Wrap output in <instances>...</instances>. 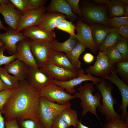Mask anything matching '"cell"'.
Returning a JSON list of instances; mask_svg holds the SVG:
<instances>
[{"label":"cell","mask_w":128,"mask_h":128,"mask_svg":"<svg viewBox=\"0 0 128 128\" xmlns=\"http://www.w3.org/2000/svg\"><path fill=\"white\" fill-rule=\"evenodd\" d=\"M40 92L32 88L26 80L20 81L1 111L5 120L15 119L18 122L25 119H39Z\"/></svg>","instance_id":"6da1fadb"},{"label":"cell","mask_w":128,"mask_h":128,"mask_svg":"<svg viewBox=\"0 0 128 128\" xmlns=\"http://www.w3.org/2000/svg\"><path fill=\"white\" fill-rule=\"evenodd\" d=\"M95 83L92 82L85 83L84 85H80L77 88L78 91L73 93L75 98L80 99L81 101L80 105L82 109V115L84 116L89 112L94 115L100 121L96 112L97 108L100 107L101 105V101L102 99L101 94L96 92L92 94L95 88Z\"/></svg>","instance_id":"7a4b0ae2"},{"label":"cell","mask_w":128,"mask_h":128,"mask_svg":"<svg viewBox=\"0 0 128 128\" xmlns=\"http://www.w3.org/2000/svg\"><path fill=\"white\" fill-rule=\"evenodd\" d=\"M80 2L79 6L83 17L80 19L82 22L87 24L100 23L109 26L107 5H99L88 0Z\"/></svg>","instance_id":"3957f363"},{"label":"cell","mask_w":128,"mask_h":128,"mask_svg":"<svg viewBox=\"0 0 128 128\" xmlns=\"http://www.w3.org/2000/svg\"><path fill=\"white\" fill-rule=\"evenodd\" d=\"M101 79L100 82L95 84L96 89L100 91L102 96V104L98 109L102 115H105L106 122L120 116L116 112L114 107V105L116 104L117 102L112 95V90L113 88V86L106 80Z\"/></svg>","instance_id":"277c9868"},{"label":"cell","mask_w":128,"mask_h":128,"mask_svg":"<svg viewBox=\"0 0 128 128\" xmlns=\"http://www.w3.org/2000/svg\"><path fill=\"white\" fill-rule=\"evenodd\" d=\"M71 105L69 102L64 104L56 103L40 96L39 100L38 115L44 128H51L53 120L66 108Z\"/></svg>","instance_id":"5b68a950"},{"label":"cell","mask_w":128,"mask_h":128,"mask_svg":"<svg viewBox=\"0 0 128 128\" xmlns=\"http://www.w3.org/2000/svg\"><path fill=\"white\" fill-rule=\"evenodd\" d=\"M40 93V96L50 101L60 104H66L75 98L73 95L66 92L64 89L52 82L42 88Z\"/></svg>","instance_id":"8992f818"},{"label":"cell","mask_w":128,"mask_h":128,"mask_svg":"<svg viewBox=\"0 0 128 128\" xmlns=\"http://www.w3.org/2000/svg\"><path fill=\"white\" fill-rule=\"evenodd\" d=\"M115 67V65L109 62L105 52L99 51L94 64L88 67L86 72L94 77L101 78L110 74Z\"/></svg>","instance_id":"52a82bcc"},{"label":"cell","mask_w":128,"mask_h":128,"mask_svg":"<svg viewBox=\"0 0 128 128\" xmlns=\"http://www.w3.org/2000/svg\"><path fill=\"white\" fill-rule=\"evenodd\" d=\"M31 49L39 67L44 66L47 62L53 50L50 41L29 40Z\"/></svg>","instance_id":"ba28073f"},{"label":"cell","mask_w":128,"mask_h":128,"mask_svg":"<svg viewBox=\"0 0 128 128\" xmlns=\"http://www.w3.org/2000/svg\"><path fill=\"white\" fill-rule=\"evenodd\" d=\"M78 73L77 77L69 80L60 81L53 79L52 82L63 88L66 92L72 95L76 91L75 87L84 82L90 81L95 84L101 81V79L99 77H94L89 74H85L84 70L82 68L78 70Z\"/></svg>","instance_id":"9c48e42d"},{"label":"cell","mask_w":128,"mask_h":128,"mask_svg":"<svg viewBox=\"0 0 128 128\" xmlns=\"http://www.w3.org/2000/svg\"><path fill=\"white\" fill-rule=\"evenodd\" d=\"M53 79L39 68L29 66L26 80L33 89L40 92L46 86L52 82Z\"/></svg>","instance_id":"30bf717a"},{"label":"cell","mask_w":128,"mask_h":128,"mask_svg":"<svg viewBox=\"0 0 128 128\" xmlns=\"http://www.w3.org/2000/svg\"><path fill=\"white\" fill-rule=\"evenodd\" d=\"M109 81L114 84L119 89L121 94L122 103L117 113L121 111V117L124 120L125 117L128 113L127 109L128 106V85L118 77L115 67L112 73L108 76L101 78Z\"/></svg>","instance_id":"8fae6325"},{"label":"cell","mask_w":128,"mask_h":128,"mask_svg":"<svg viewBox=\"0 0 128 128\" xmlns=\"http://www.w3.org/2000/svg\"><path fill=\"white\" fill-rule=\"evenodd\" d=\"M76 29L77 34L75 36L78 41L89 48L95 54L98 50V46L95 43L92 38L90 26L82 22L80 19L77 21Z\"/></svg>","instance_id":"7c38bea8"},{"label":"cell","mask_w":128,"mask_h":128,"mask_svg":"<svg viewBox=\"0 0 128 128\" xmlns=\"http://www.w3.org/2000/svg\"><path fill=\"white\" fill-rule=\"evenodd\" d=\"M6 28L5 33L0 34V40L4 43L8 53L11 55L16 54L17 43L28 38L22 32H16L15 30L9 27Z\"/></svg>","instance_id":"4fadbf2b"},{"label":"cell","mask_w":128,"mask_h":128,"mask_svg":"<svg viewBox=\"0 0 128 128\" xmlns=\"http://www.w3.org/2000/svg\"><path fill=\"white\" fill-rule=\"evenodd\" d=\"M39 68L53 79L59 81H66L78 76V73L67 70L48 61L44 66Z\"/></svg>","instance_id":"5bb4252c"},{"label":"cell","mask_w":128,"mask_h":128,"mask_svg":"<svg viewBox=\"0 0 128 128\" xmlns=\"http://www.w3.org/2000/svg\"><path fill=\"white\" fill-rule=\"evenodd\" d=\"M45 6L38 9H34L23 14L19 20L16 32H20L27 28L38 26L43 14L46 12Z\"/></svg>","instance_id":"9a60e30c"},{"label":"cell","mask_w":128,"mask_h":128,"mask_svg":"<svg viewBox=\"0 0 128 128\" xmlns=\"http://www.w3.org/2000/svg\"><path fill=\"white\" fill-rule=\"evenodd\" d=\"M0 13L3 16L5 23L16 31L23 14L16 9L9 1L6 4H0Z\"/></svg>","instance_id":"2e32d148"},{"label":"cell","mask_w":128,"mask_h":128,"mask_svg":"<svg viewBox=\"0 0 128 128\" xmlns=\"http://www.w3.org/2000/svg\"><path fill=\"white\" fill-rule=\"evenodd\" d=\"M27 38L40 41H50L55 39V34L53 30L43 29L38 26L29 27L22 31Z\"/></svg>","instance_id":"e0dca14e"},{"label":"cell","mask_w":128,"mask_h":128,"mask_svg":"<svg viewBox=\"0 0 128 128\" xmlns=\"http://www.w3.org/2000/svg\"><path fill=\"white\" fill-rule=\"evenodd\" d=\"M16 59L28 66L39 68L31 51L29 40L21 41L17 44Z\"/></svg>","instance_id":"ac0fdd59"},{"label":"cell","mask_w":128,"mask_h":128,"mask_svg":"<svg viewBox=\"0 0 128 128\" xmlns=\"http://www.w3.org/2000/svg\"><path fill=\"white\" fill-rule=\"evenodd\" d=\"M47 12H56L65 15L69 21H74L80 19L72 12L71 8L66 0H52L46 8Z\"/></svg>","instance_id":"d6986e66"},{"label":"cell","mask_w":128,"mask_h":128,"mask_svg":"<svg viewBox=\"0 0 128 128\" xmlns=\"http://www.w3.org/2000/svg\"><path fill=\"white\" fill-rule=\"evenodd\" d=\"M66 15L56 12H45L41 18L38 26L47 30L52 31L63 20L66 19Z\"/></svg>","instance_id":"ffe728a7"},{"label":"cell","mask_w":128,"mask_h":128,"mask_svg":"<svg viewBox=\"0 0 128 128\" xmlns=\"http://www.w3.org/2000/svg\"><path fill=\"white\" fill-rule=\"evenodd\" d=\"M9 73L12 74L20 82L26 80L29 66L24 62L15 59L3 67Z\"/></svg>","instance_id":"44dd1931"},{"label":"cell","mask_w":128,"mask_h":128,"mask_svg":"<svg viewBox=\"0 0 128 128\" xmlns=\"http://www.w3.org/2000/svg\"><path fill=\"white\" fill-rule=\"evenodd\" d=\"M48 61L67 70L78 73V70L74 67L66 55L62 52L53 51Z\"/></svg>","instance_id":"7402d4cb"},{"label":"cell","mask_w":128,"mask_h":128,"mask_svg":"<svg viewBox=\"0 0 128 128\" xmlns=\"http://www.w3.org/2000/svg\"><path fill=\"white\" fill-rule=\"evenodd\" d=\"M90 25L92 38L98 47L108 34L112 30V27L100 23Z\"/></svg>","instance_id":"603a6c76"},{"label":"cell","mask_w":128,"mask_h":128,"mask_svg":"<svg viewBox=\"0 0 128 128\" xmlns=\"http://www.w3.org/2000/svg\"><path fill=\"white\" fill-rule=\"evenodd\" d=\"M75 35H70L69 38L63 42H59L55 39L50 41L51 49L54 51L63 52L66 54L69 52L78 41Z\"/></svg>","instance_id":"cb8c5ba5"},{"label":"cell","mask_w":128,"mask_h":128,"mask_svg":"<svg viewBox=\"0 0 128 128\" xmlns=\"http://www.w3.org/2000/svg\"><path fill=\"white\" fill-rule=\"evenodd\" d=\"M86 47L81 43L78 41L76 44L69 52L66 54L74 67L78 70L81 68V63L79 60L80 55L85 50Z\"/></svg>","instance_id":"d4e9b609"},{"label":"cell","mask_w":128,"mask_h":128,"mask_svg":"<svg viewBox=\"0 0 128 128\" xmlns=\"http://www.w3.org/2000/svg\"><path fill=\"white\" fill-rule=\"evenodd\" d=\"M121 37L116 31L115 27H112V30L98 47V50L99 51H106L115 46Z\"/></svg>","instance_id":"484cf974"},{"label":"cell","mask_w":128,"mask_h":128,"mask_svg":"<svg viewBox=\"0 0 128 128\" xmlns=\"http://www.w3.org/2000/svg\"><path fill=\"white\" fill-rule=\"evenodd\" d=\"M71 106L64 109L58 116L63 120L69 126L76 127L78 125L79 121L78 114L75 110L71 108Z\"/></svg>","instance_id":"4316f807"},{"label":"cell","mask_w":128,"mask_h":128,"mask_svg":"<svg viewBox=\"0 0 128 128\" xmlns=\"http://www.w3.org/2000/svg\"><path fill=\"white\" fill-rule=\"evenodd\" d=\"M125 5L120 0H111L107 5V11L111 17L123 16L124 14Z\"/></svg>","instance_id":"83f0119b"},{"label":"cell","mask_w":128,"mask_h":128,"mask_svg":"<svg viewBox=\"0 0 128 128\" xmlns=\"http://www.w3.org/2000/svg\"><path fill=\"white\" fill-rule=\"evenodd\" d=\"M0 78L8 89H14L18 85L20 81L9 74L4 67H0Z\"/></svg>","instance_id":"f1b7e54d"},{"label":"cell","mask_w":128,"mask_h":128,"mask_svg":"<svg viewBox=\"0 0 128 128\" xmlns=\"http://www.w3.org/2000/svg\"><path fill=\"white\" fill-rule=\"evenodd\" d=\"M117 74L120 77L121 79L127 84L128 83V61H123L115 64Z\"/></svg>","instance_id":"f546056e"},{"label":"cell","mask_w":128,"mask_h":128,"mask_svg":"<svg viewBox=\"0 0 128 128\" xmlns=\"http://www.w3.org/2000/svg\"><path fill=\"white\" fill-rule=\"evenodd\" d=\"M105 52L110 64L114 65L123 61L121 54L115 46Z\"/></svg>","instance_id":"4dcf8cb0"},{"label":"cell","mask_w":128,"mask_h":128,"mask_svg":"<svg viewBox=\"0 0 128 128\" xmlns=\"http://www.w3.org/2000/svg\"><path fill=\"white\" fill-rule=\"evenodd\" d=\"M115 46L121 54L123 60L128 61V39L122 37Z\"/></svg>","instance_id":"1f68e13d"},{"label":"cell","mask_w":128,"mask_h":128,"mask_svg":"<svg viewBox=\"0 0 128 128\" xmlns=\"http://www.w3.org/2000/svg\"><path fill=\"white\" fill-rule=\"evenodd\" d=\"M9 1L23 14L34 10L31 6L28 0H9Z\"/></svg>","instance_id":"d6a6232c"},{"label":"cell","mask_w":128,"mask_h":128,"mask_svg":"<svg viewBox=\"0 0 128 128\" xmlns=\"http://www.w3.org/2000/svg\"><path fill=\"white\" fill-rule=\"evenodd\" d=\"M106 122L103 125V128H128V124L120 116Z\"/></svg>","instance_id":"836d02e7"},{"label":"cell","mask_w":128,"mask_h":128,"mask_svg":"<svg viewBox=\"0 0 128 128\" xmlns=\"http://www.w3.org/2000/svg\"><path fill=\"white\" fill-rule=\"evenodd\" d=\"M107 23L108 26L111 27L117 28L128 25V17L124 16L109 18Z\"/></svg>","instance_id":"e575fe53"},{"label":"cell","mask_w":128,"mask_h":128,"mask_svg":"<svg viewBox=\"0 0 128 128\" xmlns=\"http://www.w3.org/2000/svg\"><path fill=\"white\" fill-rule=\"evenodd\" d=\"M56 28L69 33L70 35H75V30L76 26L72 22L67 21L66 19L62 21L57 26Z\"/></svg>","instance_id":"d590c367"},{"label":"cell","mask_w":128,"mask_h":128,"mask_svg":"<svg viewBox=\"0 0 128 128\" xmlns=\"http://www.w3.org/2000/svg\"><path fill=\"white\" fill-rule=\"evenodd\" d=\"M18 123L20 128H44L39 119H25Z\"/></svg>","instance_id":"8d00e7d4"},{"label":"cell","mask_w":128,"mask_h":128,"mask_svg":"<svg viewBox=\"0 0 128 128\" xmlns=\"http://www.w3.org/2000/svg\"><path fill=\"white\" fill-rule=\"evenodd\" d=\"M6 50L4 45L0 46V67L1 65H7L16 59V54L10 56H6L4 55V52Z\"/></svg>","instance_id":"74e56055"},{"label":"cell","mask_w":128,"mask_h":128,"mask_svg":"<svg viewBox=\"0 0 128 128\" xmlns=\"http://www.w3.org/2000/svg\"><path fill=\"white\" fill-rule=\"evenodd\" d=\"M73 13L78 16L81 19L82 14L79 6V0H66Z\"/></svg>","instance_id":"f35d334b"},{"label":"cell","mask_w":128,"mask_h":128,"mask_svg":"<svg viewBox=\"0 0 128 128\" xmlns=\"http://www.w3.org/2000/svg\"><path fill=\"white\" fill-rule=\"evenodd\" d=\"M14 89H8L0 91V110L1 111L4 105L10 97Z\"/></svg>","instance_id":"ab89813d"},{"label":"cell","mask_w":128,"mask_h":128,"mask_svg":"<svg viewBox=\"0 0 128 128\" xmlns=\"http://www.w3.org/2000/svg\"><path fill=\"white\" fill-rule=\"evenodd\" d=\"M69 126L58 116L54 119L51 128H69Z\"/></svg>","instance_id":"60d3db41"},{"label":"cell","mask_w":128,"mask_h":128,"mask_svg":"<svg viewBox=\"0 0 128 128\" xmlns=\"http://www.w3.org/2000/svg\"><path fill=\"white\" fill-rule=\"evenodd\" d=\"M30 5L34 9H38L44 7L47 0H28Z\"/></svg>","instance_id":"b9f144b4"},{"label":"cell","mask_w":128,"mask_h":128,"mask_svg":"<svg viewBox=\"0 0 128 128\" xmlns=\"http://www.w3.org/2000/svg\"><path fill=\"white\" fill-rule=\"evenodd\" d=\"M117 32L123 37L128 39V25L121 26L115 27Z\"/></svg>","instance_id":"7bdbcfd3"},{"label":"cell","mask_w":128,"mask_h":128,"mask_svg":"<svg viewBox=\"0 0 128 128\" xmlns=\"http://www.w3.org/2000/svg\"><path fill=\"white\" fill-rule=\"evenodd\" d=\"M5 128H20L17 121L15 119L5 120Z\"/></svg>","instance_id":"ee69618b"},{"label":"cell","mask_w":128,"mask_h":128,"mask_svg":"<svg viewBox=\"0 0 128 128\" xmlns=\"http://www.w3.org/2000/svg\"><path fill=\"white\" fill-rule=\"evenodd\" d=\"M83 59V60L85 63L89 64L93 61L94 60V57L91 54L87 53L84 55Z\"/></svg>","instance_id":"f6af8a7d"},{"label":"cell","mask_w":128,"mask_h":128,"mask_svg":"<svg viewBox=\"0 0 128 128\" xmlns=\"http://www.w3.org/2000/svg\"><path fill=\"white\" fill-rule=\"evenodd\" d=\"M110 0H93L92 1L96 4L99 5H107L109 3Z\"/></svg>","instance_id":"bcb514c9"},{"label":"cell","mask_w":128,"mask_h":128,"mask_svg":"<svg viewBox=\"0 0 128 128\" xmlns=\"http://www.w3.org/2000/svg\"><path fill=\"white\" fill-rule=\"evenodd\" d=\"M4 117L2 115L1 111L0 110V128H5Z\"/></svg>","instance_id":"7dc6e473"},{"label":"cell","mask_w":128,"mask_h":128,"mask_svg":"<svg viewBox=\"0 0 128 128\" xmlns=\"http://www.w3.org/2000/svg\"><path fill=\"white\" fill-rule=\"evenodd\" d=\"M8 89L7 86L3 82L0 78V91Z\"/></svg>","instance_id":"c3c4849f"},{"label":"cell","mask_w":128,"mask_h":128,"mask_svg":"<svg viewBox=\"0 0 128 128\" xmlns=\"http://www.w3.org/2000/svg\"><path fill=\"white\" fill-rule=\"evenodd\" d=\"M73 128H89L87 126L83 124L81 122V121H79V123L76 127H73Z\"/></svg>","instance_id":"681fc988"},{"label":"cell","mask_w":128,"mask_h":128,"mask_svg":"<svg viewBox=\"0 0 128 128\" xmlns=\"http://www.w3.org/2000/svg\"><path fill=\"white\" fill-rule=\"evenodd\" d=\"M124 16L128 17V5H125Z\"/></svg>","instance_id":"f907efd6"},{"label":"cell","mask_w":128,"mask_h":128,"mask_svg":"<svg viewBox=\"0 0 128 128\" xmlns=\"http://www.w3.org/2000/svg\"><path fill=\"white\" fill-rule=\"evenodd\" d=\"M6 28L3 25L2 22L0 19V30H3L6 31Z\"/></svg>","instance_id":"816d5d0a"},{"label":"cell","mask_w":128,"mask_h":128,"mask_svg":"<svg viewBox=\"0 0 128 128\" xmlns=\"http://www.w3.org/2000/svg\"><path fill=\"white\" fill-rule=\"evenodd\" d=\"M8 0H0V4H6L9 1Z\"/></svg>","instance_id":"f5cc1de1"},{"label":"cell","mask_w":128,"mask_h":128,"mask_svg":"<svg viewBox=\"0 0 128 128\" xmlns=\"http://www.w3.org/2000/svg\"><path fill=\"white\" fill-rule=\"evenodd\" d=\"M120 1L125 5H128V0H120Z\"/></svg>","instance_id":"db71d44e"},{"label":"cell","mask_w":128,"mask_h":128,"mask_svg":"<svg viewBox=\"0 0 128 128\" xmlns=\"http://www.w3.org/2000/svg\"><path fill=\"white\" fill-rule=\"evenodd\" d=\"M4 45V44L3 42L0 40V46Z\"/></svg>","instance_id":"11a10c76"}]
</instances>
